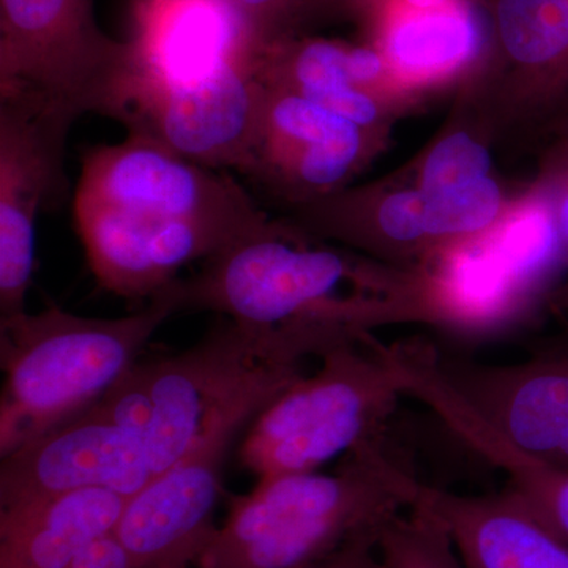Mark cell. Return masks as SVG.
<instances>
[{"instance_id": "obj_15", "label": "cell", "mask_w": 568, "mask_h": 568, "mask_svg": "<svg viewBox=\"0 0 568 568\" xmlns=\"http://www.w3.org/2000/svg\"><path fill=\"white\" fill-rule=\"evenodd\" d=\"M264 85L263 115L245 178L290 179L308 189L343 181L362 151L361 126L297 93Z\"/></svg>"}, {"instance_id": "obj_14", "label": "cell", "mask_w": 568, "mask_h": 568, "mask_svg": "<svg viewBox=\"0 0 568 568\" xmlns=\"http://www.w3.org/2000/svg\"><path fill=\"white\" fill-rule=\"evenodd\" d=\"M414 508L443 526L467 568H568V540L507 487L470 496L424 484Z\"/></svg>"}, {"instance_id": "obj_20", "label": "cell", "mask_w": 568, "mask_h": 568, "mask_svg": "<svg viewBox=\"0 0 568 568\" xmlns=\"http://www.w3.org/2000/svg\"><path fill=\"white\" fill-rule=\"evenodd\" d=\"M377 547L386 568H467L443 526L417 508L394 519Z\"/></svg>"}, {"instance_id": "obj_24", "label": "cell", "mask_w": 568, "mask_h": 568, "mask_svg": "<svg viewBox=\"0 0 568 568\" xmlns=\"http://www.w3.org/2000/svg\"><path fill=\"white\" fill-rule=\"evenodd\" d=\"M381 230L396 242L424 237V192L396 193L387 197L377 215Z\"/></svg>"}, {"instance_id": "obj_18", "label": "cell", "mask_w": 568, "mask_h": 568, "mask_svg": "<svg viewBox=\"0 0 568 568\" xmlns=\"http://www.w3.org/2000/svg\"><path fill=\"white\" fill-rule=\"evenodd\" d=\"M465 443L507 476L517 493L559 536L568 540V473L519 450L485 420L467 426Z\"/></svg>"}, {"instance_id": "obj_29", "label": "cell", "mask_w": 568, "mask_h": 568, "mask_svg": "<svg viewBox=\"0 0 568 568\" xmlns=\"http://www.w3.org/2000/svg\"><path fill=\"white\" fill-rule=\"evenodd\" d=\"M193 568H196V567H193Z\"/></svg>"}, {"instance_id": "obj_10", "label": "cell", "mask_w": 568, "mask_h": 568, "mask_svg": "<svg viewBox=\"0 0 568 568\" xmlns=\"http://www.w3.org/2000/svg\"><path fill=\"white\" fill-rule=\"evenodd\" d=\"M264 99L253 63H231L189 84L145 89L123 125L183 159L246 175Z\"/></svg>"}, {"instance_id": "obj_4", "label": "cell", "mask_w": 568, "mask_h": 568, "mask_svg": "<svg viewBox=\"0 0 568 568\" xmlns=\"http://www.w3.org/2000/svg\"><path fill=\"white\" fill-rule=\"evenodd\" d=\"M320 362L245 429L239 458L257 478L320 470L386 437L406 396L390 349L366 338L332 347Z\"/></svg>"}, {"instance_id": "obj_13", "label": "cell", "mask_w": 568, "mask_h": 568, "mask_svg": "<svg viewBox=\"0 0 568 568\" xmlns=\"http://www.w3.org/2000/svg\"><path fill=\"white\" fill-rule=\"evenodd\" d=\"M134 58L141 91L189 84L257 50L233 0H132ZM140 97V95H138Z\"/></svg>"}, {"instance_id": "obj_9", "label": "cell", "mask_w": 568, "mask_h": 568, "mask_svg": "<svg viewBox=\"0 0 568 568\" xmlns=\"http://www.w3.org/2000/svg\"><path fill=\"white\" fill-rule=\"evenodd\" d=\"M78 119L28 95H0V316L26 312L41 209L69 193L63 156Z\"/></svg>"}, {"instance_id": "obj_6", "label": "cell", "mask_w": 568, "mask_h": 568, "mask_svg": "<svg viewBox=\"0 0 568 568\" xmlns=\"http://www.w3.org/2000/svg\"><path fill=\"white\" fill-rule=\"evenodd\" d=\"M305 376L304 362L264 358L222 405L175 465L126 499L114 536L138 568H193L219 526L227 452L246 425Z\"/></svg>"}, {"instance_id": "obj_21", "label": "cell", "mask_w": 568, "mask_h": 568, "mask_svg": "<svg viewBox=\"0 0 568 568\" xmlns=\"http://www.w3.org/2000/svg\"><path fill=\"white\" fill-rule=\"evenodd\" d=\"M499 205V186L488 178L454 192H424L425 235L462 234L481 230L496 219Z\"/></svg>"}, {"instance_id": "obj_12", "label": "cell", "mask_w": 568, "mask_h": 568, "mask_svg": "<svg viewBox=\"0 0 568 568\" xmlns=\"http://www.w3.org/2000/svg\"><path fill=\"white\" fill-rule=\"evenodd\" d=\"M152 480V467L140 444L85 409L2 458L0 508L80 489H110L132 497Z\"/></svg>"}, {"instance_id": "obj_28", "label": "cell", "mask_w": 568, "mask_h": 568, "mask_svg": "<svg viewBox=\"0 0 568 568\" xmlns=\"http://www.w3.org/2000/svg\"><path fill=\"white\" fill-rule=\"evenodd\" d=\"M347 2H355V3H376V2H383V0H347Z\"/></svg>"}, {"instance_id": "obj_16", "label": "cell", "mask_w": 568, "mask_h": 568, "mask_svg": "<svg viewBox=\"0 0 568 568\" xmlns=\"http://www.w3.org/2000/svg\"><path fill=\"white\" fill-rule=\"evenodd\" d=\"M126 499L80 489L0 508V568H71L89 545L114 532Z\"/></svg>"}, {"instance_id": "obj_19", "label": "cell", "mask_w": 568, "mask_h": 568, "mask_svg": "<svg viewBox=\"0 0 568 568\" xmlns=\"http://www.w3.org/2000/svg\"><path fill=\"white\" fill-rule=\"evenodd\" d=\"M495 13L500 43L514 61L568 81V0H496Z\"/></svg>"}, {"instance_id": "obj_1", "label": "cell", "mask_w": 568, "mask_h": 568, "mask_svg": "<svg viewBox=\"0 0 568 568\" xmlns=\"http://www.w3.org/2000/svg\"><path fill=\"white\" fill-rule=\"evenodd\" d=\"M73 212L97 283L125 298H151L183 265L276 234L227 171L140 133L84 153Z\"/></svg>"}, {"instance_id": "obj_17", "label": "cell", "mask_w": 568, "mask_h": 568, "mask_svg": "<svg viewBox=\"0 0 568 568\" xmlns=\"http://www.w3.org/2000/svg\"><path fill=\"white\" fill-rule=\"evenodd\" d=\"M414 10L398 18L387 36L388 54L398 65L416 71L447 69L477 51L480 24L467 3L448 0Z\"/></svg>"}, {"instance_id": "obj_7", "label": "cell", "mask_w": 568, "mask_h": 568, "mask_svg": "<svg viewBox=\"0 0 568 568\" xmlns=\"http://www.w3.org/2000/svg\"><path fill=\"white\" fill-rule=\"evenodd\" d=\"M140 91L132 44L100 29L93 0H0V95L123 125Z\"/></svg>"}, {"instance_id": "obj_22", "label": "cell", "mask_w": 568, "mask_h": 568, "mask_svg": "<svg viewBox=\"0 0 568 568\" xmlns=\"http://www.w3.org/2000/svg\"><path fill=\"white\" fill-rule=\"evenodd\" d=\"M491 159L484 145L466 133H457L436 145L424 168L428 194L454 192L487 179Z\"/></svg>"}, {"instance_id": "obj_25", "label": "cell", "mask_w": 568, "mask_h": 568, "mask_svg": "<svg viewBox=\"0 0 568 568\" xmlns=\"http://www.w3.org/2000/svg\"><path fill=\"white\" fill-rule=\"evenodd\" d=\"M71 568H138L114 532L89 545Z\"/></svg>"}, {"instance_id": "obj_2", "label": "cell", "mask_w": 568, "mask_h": 568, "mask_svg": "<svg viewBox=\"0 0 568 568\" xmlns=\"http://www.w3.org/2000/svg\"><path fill=\"white\" fill-rule=\"evenodd\" d=\"M420 481L386 437L354 448L331 473L260 478L230 499L196 568H317L343 549L379 538L416 506Z\"/></svg>"}, {"instance_id": "obj_5", "label": "cell", "mask_w": 568, "mask_h": 568, "mask_svg": "<svg viewBox=\"0 0 568 568\" xmlns=\"http://www.w3.org/2000/svg\"><path fill=\"white\" fill-rule=\"evenodd\" d=\"M274 355L301 361L278 325L227 317L182 353L136 362L88 409L140 444L155 478L193 447L216 406L242 386L254 366Z\"/></svg>"}, {"instance_id": "obj_27", "label": "cell", "mask_w": 568, "mask_h": 568, "mask_svg": "<svg viewBox=\"0 0 568 568\" xmlns=\"http://www.w3.org/2000/svg\"><path fill=\"white\" fill-rule=\"evenodd\" d=\"M409 6L417 7V9H429V7L443 6L448 0H406Z\"/></svg>"}, {"instance_id": "obj_3", "label": "cell", "mask_w": 568, "mask_h": 568, "mask_svg": "<svg viewBox=\"0 0 568 568\" xmlns=\"http://www.w3.org/2000/svg\"><path fill=\"white\" fill-rule=\"evenodd\" d=\"M178 315L160 291L134 315L85 317L50 305L0 316V457H9L102 398Z\"/></svg>"}, {"instance_id": "obj_11", "label": "cell", "mask_w": 568, "mask_h": 568, "mask_svg": "<svg viewBox=\"0 0 568 568\" xmlns=\"http://www.w3.org/2000/svg\"><path fill=\"white\" fill-rule=\"evenodd\" d=\"M436 364L467 405L529 457L568 473V342L504 365L436 353Z\"/></svg>"}, {"instance_id": "obj_26", "label": "cell", "mask_w": 568, "mask_h": 568, "mask_svg": "<svg viewBox=\"0 0 568 568\" xmlns=\"http://www.w3.org/2000/svg\"><path fill=\"white\" fill-rule=\"evenodd\" d=\"M377 544L379 538L357 541L317 568H386Z\"/></svg>"}, {"instance_id": "obj_8", "label": "cell", "mask_w": 568, "mask_h": 568, "mask_svg": "<svg viewBox=\"0 0 568 568\" xmlns=\"http://www.w3.org/2000/svg\"><path fill=\"white\" fill-rule=\"evenodd\" d=\"M351 278L353 265L338 253L294 248L268 234L224 250L163 291L175 313L212 312L264 327L316 324L365 338V305L332 298Z\"/></svg>"}, {"instance_id": "obj_23", "label": "cell", "mask_w": 568, "mask_h": 568, "mask_svg": "<svg viewBox=\"0 0 568 568\" xmlns=\"http://www.w3.org/2000/svg\"><path fill=\"white\" fill-rule=\"evenodd\" d=\"M252 33L257 54L267 44L286 37L287 22L308 0H233Z\"/></svg>"}]
</instances>
